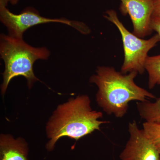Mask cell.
I'll list each match as a JSON object with an SVG mask.
<instances>
[{
  "label": "cell",
  "mask_w": 160,
  "mask_h": 160,
  "mask_svg": "<svg viewBox=\"0 0 160 160\" xmlns=\"http://www.w3.org/2000/svg\"><path fill=\"white\" fill-rule=\"evenodd\" d=\"M138 74L134 71L125 74L108 66L97 67L89 82L97 86V102L107 114L122 118L127 113L129 102L156 98L154 95L136 84L134 79Z\"/></svg>",
  "instance_id": "1"
},
{
  "label": "cell",
  "mask_w": 160,
  "mask_h": 160,
  "mask_svg": "<svg viewBox=\"0 0 160 160\" xmlns=\"http://www.w3.org/2000/svg\"><path fill=\"white\" fill-rule=\"evenodd\" d=\"M102 117L101 112L92 109L88 96L82 95L70 98L58 106L47 124L46 132L50 140L46 149L49 151L53 150L61 138L68 137L77 141L99 130L101 125L109 123L99 120Z\"/></svg>",
  "instance_id": "2"
},
{
  "label": "cell",
  "mask_w": 160,
  "mask_h": 160,
  "mask_svg": "<svg viewBox=\"0 0 160 160\" xmlns=\"http://www.w3.org/2000/svg\"><path fill=\"white\" fill-rule=\"evenodd\" d=\"M0 54L4 61L5 69L1 87L4 95L10 81L16 77L26 78L27 86L31 89L38 79L33 72V66L38 60H47L50 52L46 47H34L23 39L2 33L0 36Z\"/></svg>",
  "instance_id": "3"
},
{
  "label": "cell",
  "mask_w": 160,
  "mask_h": 160,
  "mask_svg": "<svg viewBox=\"0 0 160 160\" xmlns=\"http://www.w3.org/2000/svg\"><path fill=\"white\" fill-rule=\"evenodd\" d=\"M104 17L117 27L122 36L124 51L122 73L134 71L142 74L146 71L145 64L148 52L160 42L159 36L155 35L148 40L138 37L126 29L119 19L117 12L112 9L106 11Z\"/></svg>",
  "instance_id": "4"
},
{
  "label": "cell",
  "mask_w": 160,
  "mask_h": 160,
  "mask_svg": "<svg viewBox=\"0 0 160 160\" xmlns=\"http://www.w3.org/2000/svg\"><path fill=\"white\" fill-rule=\"evenodd\" d=\"M0 20L8 29L9 35L23 39V34L30 27L49 23H60L74 28L83 34L90 33V29L82 22L70 21L67 19L49 18L40 15L36 9L32 7H26L21 13H12L6 6L0 5Z\"/></svg>",
  "instance_id": "5"
},
{
  "label": "cell",
  "mask_w": 160,
  "mask_h": 160,
  "mask_svg": "<svg viewBox=\"0 0 160 160\" xmlns=\"http://www.w3.org/2000/svg\"><path fill=\"white\" fill-rule=\"evenodd\" d=\"M129 137L120 155L122 160H160V154L136 121L129 124Z\"/></svg>",
  "instance_id": "6"
},
{
  "label": "cell",
  "mask_w": 160,
  "mask_h": 160,
  "mask_svg": "<svg viewBox=\"0 0 160 160\" xmlns=\"http://www.w3.org/2000/svg\"><path fill=\"white\" fill-rule=\"evenodd\" d=\"M120 9L123 14L130 16L133 25V33L143 38L150 34L152 30L151 22L153 0H120Z\"/></svg>",
  "instance_id": "7"
},
{
  "label": "cell",
  "mask_w": 160,
  "mask_h": 160,
  "mask_svg": "<svg viewBox=\"0 0 160 160\" xmlns=\"http://www.w3.org/2000/svg\"><path fill=\"white\" fill-rule=\"evenodd\" d=\"M28 144L22 138L14 139L10 135L0 137V160H29Z\"/></svg>",
  "instance_id": "8"
},
{
  "label": "cell",
  "mask_w": 160,
  "mask_h": 160,
  "mask_svg": "<svg viewBox=\"0 0 160 160\" xmlns=\"http://www.w3.org/2000/svg\"><path fill=\"white\" fill-rule=\"evenodd\" d=\"M137 107L140 117L145 122L160 123V98L153 102L148 100L138 102Z\"/></svg>",
  "instance_id": "9"
},
{
  "label": "cell",
  "mask_w": 160,
  "mask_h": 160,
  "mask_svg": "<svg viewBox=\"0 0 160 160\" xmlns=\"http://www.w3.org/2000/svg\"><path fill=\"white\" fill-rule=\"evenodd\" d=\"M145 69L149 76L148 87L149 89H153L160 80V54L148 56L146 60Z\"/></svg>",
  "instance_id": "10"
},
{
  "label": "cell",
  "mask_w": 160,
  "mask_h": 160,
  "mask_svg": "<svg viewBox=\"0 0 160 160\" xmlns=\"http://www.w3.org/2000/svg\"><path fill=\"white\" fill-rule=\"evenodd\" d=\"M143 130L160 154V123L145 122L143 123Z\"/></svg>",
  "instance_id": "11"
},
{
  "label": "cell",
  "mask_w": 160,
  "mask_h": 160,
  "mask_svg": "<svg viewBox=\"0 0 160 160\" xmlns=\"http://www.w3.org/2000/svg\"><path fill=\"white\" fill-rule=\"evenodd\" d=\"M152 30L156 32L160 39V18L152 17L151 22Z\"/></svg>",
  "instance_id": "12"
},
{
  "label": "cell",
  "mask_w": 160,
  "mask_h": 160,
  "mask_svg": "<svg viewBox=\"0 0 160 160\" xmlns=\"http://www.w3.org/2000/svg\"><path fill=\"white\" fill-rule=\"evenodd\" d=\"M152 17L160 18V0H153Z\"/></svg>",
  "instance_id": "13"
},
{
  "label": "cell",
  "mask_w": 160,
  "mask_h": 160,
  "mask_svg": "<svg viewBox=\"0 0 160 160\" xmlns=\"http://www.w3.org/2000/svg\"><path fill=\"white\" fill-rule=\"evenodd\" d=\"M8 2H9V0H0V5L7 7Z\"/></svg>",
  "instance_id": "14"
},
{
  "label": "cell",
  "mask_w": 160,
  "mask_h": 160,
  "mask_svg": "<svg viewBox=\"0 0 160 160\" xmlns=\"http://www.w3.org/2000/svg\"><path fill=\"white\" fill-rule=\"evenodd\" d=\"M18 2L19 0H9V2L12 5H17Z\"/></svg>",
  "instance_id": "15"
},
{
  "label": "cell",
  "mask_w": 160,
  "mask_h": 160,
  "mask_svg": "<svg viewBox=\"0 0 160 160\" xmlns=\"http://www.w3.org/2000/svg\"><path fill=\"white\" fill-rule=\"evenodd\" d=\"M158 85H160V80L158 81Z\"/></svg>",
  "instance_id": "16"
}]
</instances>
